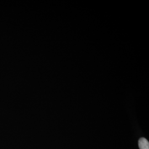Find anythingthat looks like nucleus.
I'll return each instance as SVG.
<instances>
[{"label": "nucleus", "mask_w": 149, "mask_h": 149, "mask_svg": "<svg viewBox=\"0 0 149 149\" xmlns=\"http://www.w3.org/2000/svg\"><path fill=\"white\" fill-rule=\"evenodd\" d=\"M139 147L140 149H149V141L144 138L140 139L139 140Z\"/></svg>", "instance_id": "f257e3e1"}]
</instances>
